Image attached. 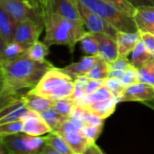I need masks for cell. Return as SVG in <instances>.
Here are the masks:
<instances>
[{"instance_id":"1","label":"cell","mask_w":154,"mask_h":154,"mask_svg":"<svg viewBox=\"0 0 154 154\" xmlns=\"http://www.w3.org/2000/svg\"><path fill=\"white\" fill-rule=\"evenodd\" d=\"M52 67L54 65L49 61L37 62L28 57L26 54L14 60L0 61L5 85L13 92L34 88Z\"/></svg>"},{"instance_id":"2","label":"cell","mask_w":154,"mask_h":154,"mask_svg":"<svg viewBox=\"0 0 154 154\" xmlns=\"http://www.w3.org/2000/svg\"><path fill=\"white\" fill-rule=\"evenodd\" d=\"M43 13L45 32L44 42L47 45H65L72 54L75 45L87 32L84 24L70 21L44 8Z\"/></svg>"},{"instance_id":"3","label":"cell","mask_w":154,"mask_h":154,"mask_svg":"<svg viewBox=\"0 0 154 154\" xmlns=\"http://www.w3.org/2000/svg\"><path fill=\"white\" fill-rule=\"evenodd\" d=\"M29 91L53 101L72 98L74 92V81L62 68L54 66L43 75L38 84Z\"/></svg>"},{"instance_id":"4","label":"cell","mask_w":154,"mask_h":154,"mask_svg":"<svg viewBox=\"0 0 154 154\" xmlns=\"http://www.w3.org/2000/svg\"><path fill=\"white\" fill-rule=\"evenodd\" d=\"M89 9L99 15L116 30L122 32H138L133 17L124 14L103 0H78Z\"/></svg>"},{"instance_id":"5","label":"cell","mask_w":154,"mask_h":154,"mask_svg":"<svg viewBox=\"0 0 154 154\" xmlns=\"http://www.w3.org/2000/svg\"><path fill=\"white\" fill-rule=\"evenodd\" d=\"M85 125V122L82 117L72 115L55 131L65 140L74 154H84L94 143L84 134L82 129Z\"/></svg>"},{"instance_id":"6","label":"cell","mask_w":154,"mask_h":154,"mask_svg":"<svg viewBox=\"0 0 154 154\" xmlns=\"http://www.w3.org/2000/svg\"><path fill=\"white\" fill-rule=\"evenodd\" d=\"M1 6L17 23L34 21L44 24V13L41 5L29 0H0Z\"/></svg>"},{"instance_id":"7","label":"cell","mask_w":154,"mask_h":154,"mask_svg":"<svg viewBox=\"0 0 154 154\" xmlns=\"http://www.w3.org/2000/svg\"><path fill=\"white\" fill-rule=\"evenodd\" d=\"M0 138L10 154H39L46 143L45 136H32L24 132Z\"/></svg>"},{"instance_id":"8","label":"cell","mask_w":154,"mask_h":154,"mask_svg":"<svg viewBox=\"0 0 154 154\" xmlns=\"http://www.w3.org/2000/svg\"><path fill=\"white\" fill-rule=\"evenodd\" d=\"M75 1L84 26L88 32L93 34L104 33L111 35L114 37L116 36V33L118 30H116L111 24H109L99 15L89 9L87 7H85L80 1H78V0H75Z\"/></svg>"},{"instance_id":"9","label":"cell","mask_w":154,"mask_h":154,"mask_svg":"<svg viewBox=\"0 0 154 154\" xmlns=\"http://www.w3.org/2000/svg\"><path fill=\"white\" fill-rule=\"evenodd\" d=\"M41 7L70 21L84 24L75 0H46L41 4Z\"/></svg>"},{"instance_id":"10","label":"cell","mask_w":154,"mask_h":154,"mask_svg":"<svg viewBox=\"0 0 154 154\" xmlns=\"http://www.w3.org/2000/svg\"><path fill=\"white\" fill-rule=\"evenodd\" d=\"M44 29V24L36 23L34 21L19 22L17 25L13 41L28 47L39 40L40 35Z\"/></svg>"},{"instance_id":"11","label":"cell","mask_w":154,"mask_h":154,"mask_svg":"<svg viewBox=\"0 0 154 154\" xmlns=\"http://www.w3.org/2000/svg\"><path fill=\"white\" fill-rule=\"evenodd\" d=\"M154 100V86L138 83L126 86L122 97L121 102H138L144 104H148Z\"/></svg>"},{"instance_id":"12","label":"cell","mask_w":154,"mask_h":154,"mask_svg":"<svg viewBox=\"0 0 154 154\" xmlns=\"http://www.w3.org/2000/svg\"><path fill=\"white\" fill-rule=\"evenodd\" d=\"M22 132L32 136H45L52 131L48 124L41 117L40 113L29 110L22 118Z\"/></svg>"},{"instance_id":"13","label":"cell","mask_w":154,"mask_h":154,"mask_svg":"<svg viewBox=\"0 0 154 154\" xmlns=\"http://www.w3.org/2000/svg\"><path fill=\"white\" fill-rule=\"evenodd\" d=\"M94 35L99 43L98 56L102 57L109 63L113 62L115 59H117L119 54H118V46L115 37L104 33H97Z\"/></svg>"},{"instance_id":"14","label":"cell","mask_w":154,"mask_h":154,"mask_svg":"<svg viewBox=\"0 0 154 154\" xmlns=\"http://www.w3.org/2000/svg\"><path fill=\"white\" fill-rule=\"evenodd\" d=\"M132 17L140 33L149 32L154 34V6L136 8Z\"/></svg>"},{"instance_id":"15","label":"cell","mask_w":154,"mask_h":154,"mask_svg":"<svg viewBox=\"0 0 154 154\" xmlns=\"http://www.w3.org/2000/svg\"><path fill=\"white\" fill-rule=\"evenodd\" d=\"M115 39L117 42L119 56L128 57L136 45L140 41V34L139 31L133 33L117 31Z\"/></svg>"},{"instance_id":"16","label":"cell","mask_w":154,"mask_h":154,"mask_svg":"<svg viewBox=\"0 0 154 154\" xmlns=\"http://www.w3.org/2000/svg\"><path fill=\"white\" fill-rule=\"evenodd\" d=\"M96 57L97 56L85 55L81 58L80 61L72 63L62 68V70L67 73L72 80H75L80 76L86 75L90 72L95 63Z\"/></svg>"},{"instance_id":"17","label":"cell","mask_w":154,"mask_h":154,"mask_svg":"<svg viewBox=\"0 0 154 154\" xmlns=\"http://www.w3.org/2000/svg\"><path fill=\"white\" fill-rule=\"evenodd\" d=\"M22 101L24 102L25 105L31 111L35 112L41 113L52 107H54V101L45 98L44 96L38 95L36 94L31 93L30 91L27 92L26 94L21 96Z\"/></svg>"},{"instance_id":"18","label":"cell","mask_w":154,"mask_h":154,"mask_svg":"<svg viewBox=\"0 0 154 154\" xmlns=\"http://www.w3.org/2000/svg\"><path fill=\"white\" fill-rule=\"evenodd\" d=\"M118 103L120 102L117 98H112V99H108L103 102H99V103L84 106V108L87 112H91L92 114L105 120L115 112Z\"/></svg>"},{"instance_id":"19","label":"cell","mask_w":154,"mask_h":154,"mask_svg":"<svg viewBox=\"0 0 154 154\" xmlns=\"http://www.w3.org/2000/svg\"><path fill=\"white\" fill-rule=\"evenodd\" d=\"M17 22L0 6V34L6 40L7 44L14 40Z\"/></svg>"},{"instance_id":"20","label":"cell","mask_w":154,"mask_h":154,"mask_svg":"<svg viewBox=\"0 0 154 154\" xmlns=\"http://www.w3.org/2000/svg\"><path fill=\"white\" fill-rule=\"evenodd\" d=\"M131 54V55L129 60L131 65L137 69H139L140 67L144 65L147 62L154 58V54H152L146 48V46L144 45L141 40L136 45V46L134 47V49Z\"/></svg>"},{"instance_id":"21","label":"cell","mask_w":154,"mask_h":154,"mask_svg":"<svg viewBox=\"0 0 154 154\" xmlns=\"http://www.w3.org/2000/svg\"><path fill=\"white\" fill-rule=\"evenodd\" d=\"M111 72L110 63L106 62L102 57L98 56L96 57L95 63L90 72L86 74V76L89 79H94V80H103L105 81L107 78H109Z\"/></svg>"},{"instance_id":"22","label":"cell","mask_w":154,"mask_h":154,"mask_svg":"<svg viewBox=\"0 0 154 154\" xmlns=\"http://www.w3.org/2000/svg\"><path fill=\"white\" fill-rule=\"evenodd\" d=\"M112 98H115L113 94L105 85H103L100 89L95 91L94 93H93L89 95H86V96L83 97L82 99H80L79 101H77L76 103L84 107V106H86V105H89L92 103L103 102V101L112 99Z\"/></svg>"},{"instance_id":"23","label":"cell","mask_w":154,"mask_h":154,"mask_svg":"<svg viewBox=\"0 0 154 154\" xmlns=\"http://www.w3.org/2000/svg\"><path fill=\"white\" fill-rule=\"evenodd\" d=\"M46 144L53 147L62 154H74L65 140L55 131H51L45 136Z\"/></svg>"},{"instance_id":"24","label":"cell","mask_w":154,"mask_h":154,"mask_svg":"<svg viewBox=\"0 0 154 154\" xmlns=\"http://www.w3.org/2000/svg\"><path fill=\"white\" fill-rule=\"evenodd\" d=\"M40 115L51 128L52 131H56L62 126V124L68 119V117L59 113L54 107L41 112Z\"/></svg>"},{"instance_id":"25","label":"cell","mask_w":154,"mask_h":154,"mask_svg":"<svg viewBox=\"0 0 154 154\" xmlns=\"http://www.w3.org/2000/svg\"><path fill=\"white\" fill-rule=\"evenodd\" d=\"M49 45H47L44 41H36L28 46L26 50V54L31 59L37 62H45L46 61L45 57L49 54Z\"/></svg>"},{"instance_id":"26","label":"cell","mask_w":154,"mask_h":154,"mask_svg":"<svg viewBox=\"0 0 154 154\" xmlns=\"http://www.w3.org/2000/svg\"><path fill=\"white\" fill-rule=\"evenodd\" d=\"M79 43L80 47L85 55L97 56L99 54V43L93 33L87 31Z\"/></svg>"},{"instance_id":"27","label":"cell","mask_w":154,"mask_h":154,"mask_svg":"<svg viewBox=\"0 0 154 154\" xmlns=\"http://www.w3.org/2000/svg\"><path fill=\"white\" fill-rule=\"evenodd\" d=\"M28 47L20 45L15 41L8 43L5 46L3 54L0 58V61H7V60H14L26 54V50Z\"/></svg>"},{"instance_id":"28","label":"cell","mask_w":154,"mask_h":154,"mask_svg":"<svg viewBox=\"0 0 154 154\" xmlns=\"http://www.w3.org/2000/svg\"><path fill=\"white\" fill-rule=\"evenodd\" d=\"M140 83L154 86V58L138 69Z\"/></svg>"},{"instance_id":"29","label":"cell","mask_w":154,"mask_h":154,"mask_svg":"<svg viewBox=\"0 0 154 154\" xmlns=\"http://www.w3.org/2000/svg\"><path fill=\"white\" fill-rule=\"evenodd\" d=\"M76 105L77 103L72 98H64L54 101V108L62 115L69 118L72 115Z\"/></svg>"},{"instance_id":"30","label":"cell","mask_w":154,"mask_h":154,"mask_svg":"<svg viewBox=\"0 0 154 154\" xmlns=\"http://www.w3.org/2000/svg\"><path fill=\"white\" fill-rule=\"evenodd\" d=\"M89 78L86 75L80 76L78 78H76L74 81V92L72 96V98L77 102L83 97L85 96V91H86V85L88 83Z\"/></svg>"},{"instance_id":"31","label":"cell","mask_w":154,"mask_h":154,"mask_svg":"<svg viewBox=\"0 0 154 154\" xmlns=\"http://www.w3.org/2000/svg\"><path fill=\"white\" fill-rule=\"evenodd\" d=\"M22 130H23L22 120L0 124V137H5V136L19 133L22 132Z\"/></svg>"},{"instance_id":"32","label":"cell","mask_w":154,"mask_h":154,"mask_svg":"<svg viewBox=\"0 0 154 154\" xmlns=\"http://www.w3.org/2000/svg\"><path fill=\"white\" fill-rule=\"evenodd\" d=\"M104 85L113 94L114 97L117 98L120 102V98L122 97L126 86L122 83L120 79L117 78H107L104 81Z\"/></svg>"},{"instance_id":"33","label":"cell","mask_w":154,"mask_h":154,"mask_svg":"<svg viewBox=\"0 0 154 154\" xmlns=\"http://www.w3.org/2000/svg\"><path fill=\"white\" fill-rule=\"evenodd\" d=\"M103 1L112 5L113 7H115L116 8L121 10L124 14L128 15L129 17H132L134 15L136 8L132 5H131L127 0H103Z\"/></svg>"},{"instance_id":"34","label":"cell","mask_w":154,"mask_h":154,"mask_svg":"<svg viewBox=\"0 0 154 154\" xmlns=\"http://www.w3.org/2000/svg\"><path fill=\"white\" fill-rule=\"evenodd\" d=\"M121 81L125 86H129V85L140 83L138 69L131 65L127 71H125V72L123 73V75L122 77Z\"/></svg>"},{"instance_id":"35","label":"cell","mask_w":154,"mask_h":154,"mask_svg":"<svg viewBox=\"0 0 154 154\" xmlns=\"http://www.w3.org/2000/svg\"><path fill=\"white\" fill-rule=\"evenodd\" d=\"M22 95L18 94V92H13L9 89H6L1 94H0V110L4 107L8 106V104L16 102L17 100L20 99Z\"/></svg>"},{"instance_id":"36","label":"cell","mask_w":154,"mask_h":154,"mask_svg":"<svg viewBox=\"0 0 154 154\" xmlns=\"http://www.w3.org/2000/svg\"><path fill=\"white\" fill-rule=\"evenodd\" d=\"M103 125H89L85 124L84 128L82 129L84 134L92 141L95 142L97 138L100 136L102 131H103Z\"/></svg>"},{"instance_id":"37","label":"cell","mask_w":154,"mask_h":154,"mask_svg":"<svg viewBox=\"0 0 154 154\" xmlns=\"http://www.w3.org/2000/svg\"><path fill=\"white\" fill-rule=\"evenodd\" d=\"M131 66V63L130 60L127 57H121L118 56L117 59H115L113 62L110 63L111 70H121V71H127Z\"/></svg>"},{"instance_id":"38","label":"cell","mask_w":154,"mask_h":154,"mask_svg":"<svg viewBox=\"0 0 154 154\" xmlns=\"http://www.w3.org/2000/svg\"><path fill=\"white\" fill-rule=\"evenodd\" d=\"M140 34V40L146 46V48L154 54V34L149 32H143Z\"/></svg>"},{"instance_id":"39","label":"cell","mask_w":154,"mask_h":154,"mask_svg":"<svg viewBox=\"0 0 154 154\" xmlns=\"http://www.w3.org/2000/svg\"><path fill=\"white\" fill-rule=\"evenodd\" d=\"M104 85V81L103 80H94V79H89L87 85H86V91H85V96L89 95L98 89H100L102 86Z\"/></svg>"},{"instance_id":"40","label":"cell","mask_w":154,"mask_h":154,"mask_svg":"<svg viewBox=\"0 0 154 154\" xmlns=\"http://www.w3.org/2000/svg\"><path fill=\"white\" fill-rule=\"evenodd\" d=\"M127 1L131 5H132L135 8L142 6H153L149 0H127Z\"/></svg>"},{"instance_id":"41","label":"cell","mask_w":154,"mask_h":154,"mask_svg":"<svg viewBox=\"0 0 154 154\" xmlns=\"http://www.w3.org/2000/svg\"><path fill=\"white\" fill-rule=\"evenodd\" d=\"M39 154H62V153L57 151L53 147H51L50 145L45 143V145L43 147V149H42V150H41V152Z\"/></svg>"},{"instance_id":"42","label":"cell","mask_w":154,"mask_h":154,"mask_svg":"<svg viewBox=\"0 0 154 154\" xmlns=\"http://www.w3.org/2000/svg\"><path fill=\"white\" fill-rule=\"evenodd\" d=\"M87 150L90 154H104L103 151L101 149V148L95 142L93 143Z\"/></svg>"},{"instance_id":"43","label":"cell","mask_w":154,"mask_h":154,"mask_svg":"<svg viewBox=\"0 0 154 154\" xmlns=\"http://www.w3.org/2000/svg\"><path fill=\"white\" fill-rule=\"evenodd\" d=\"M124 72H125L121 71V70H111L109 77H110V78H117V79L121 80Z\"/></svg>"},{"instance_id":"44","label":"cell","mask_w":154,"mask_h":154,"mask_svg":"<svg viewBox=\"0 0 154 154\" xmlns=\"http://www.w3.org/2000/svg\"><path fill=\"white\" fill-rule=\"evenodd\" d=\"M6 45H7L6 40H5L4 37L1 35V34H0V58H1V56H2V54H3V52H4V49H5Z\"/></svg>"},{"instance_id":"45","label":"cell","mask_w":154,"mask_h":154,"mask_svg":"<svg viewBox=\"0 0 154 154\" xmlns=\"http://www.w3.org/2000/svg\"><path fill=\"white\" fill-rule=\"evenodd\" d=\"M0 154H10L1 138H0Z\"/></svg>"},{"instance_id":"46","label":"cell","mask_w":154,"mask_h":154,"mask_svg":"<svg viewBox=\"0 0 154 154\" xmlns=\"http://www.w3.org/2000/svg\"><path fill=\"white\" fill-rule=\"evenodd\" d=\"M6 89H7V87L5 85V83L3 80H1L0 81V94H1L4 91H6Z\"/></svg>"},{"instance_id":"47","label":"cell","mask_w":154,"mask_h":154,"mask_svg":"<svg viewBox=\"0 0 154 154\" xmlns=\"http://www.w3.org/2000/svg\"><path fill=\"white\" fill-rule=\"evenodd\" d=\"M35 1L38 2V3H39V4L41 5V4H43V3H44L45 1H46V0H35Z\"/></svg>"},{"instance_id":"48","label":"cell","mask_w":154,"mask_h":154,"mask_svg":"<svg viewBox=\"0 0 154 154\" xmlns=\"http://www.w3.org/2000/svg\"><path fill=\"white\" fill-rule=\"evenodd\" d=\"M1 80L4 81V79H3V75H2V72H1V70H0V81H1Z\"/></svg>"},{"instance_id":"49","label":"cell","mask_w":154,"mask_h":154,"mask_svg":"<svg viewBox=\"0 0 154 154\" xmlns=\"http://www.w3.org/2000/svg\"><path fill=\"white\" fill-rule=\"evenodd\" d=\"M149 1H150V2L152 3V5L154 6V0H149Z\"/></svg>"},{"instance_id":"50","label":"cell","mask_w":154,"mask_h":154,"mask_svg":"<svg viewBox=\"0 0 154 154\" xmlns=\"http://www.w3.org/2000/svg\"><path fill=\"white\" fill-rule=\"evenodd\" d=\"M84 154H90V153H89V152H88V150H86V151H85V153H84Z\"/></svg>"},{"instance_id":"51","label":"cell","mask_w":154,"mask_h":154,"mask_svg":"<svg viewBox=\"0 0 154 154\" xmlns=\"http://www.w3.org/2000/svg\"><path fill=\"white\" fill-rule=\"evenodd\" d=\"M29 1H34V2H36V1H35V0H29ZM38 3V2H37Z\"/></svg>"}]
</instances>
